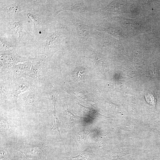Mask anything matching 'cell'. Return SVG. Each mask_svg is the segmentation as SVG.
Returning <instances> with one entry per match:
<instances>
[{"label":"cell","mask_w":160,"mask_h":160,"mask_svg":"<svg viewBox=\"0 0 160 160\" xmlns=\"http://www.w3.org/2000/svg\"><path fill=\"white\" fill-rule=\"evenodd\" d=\"M63 42V37L58 32L46 33L38 42L36 55H44L50 61L54 54L61 48Z\"/></svg>","instance_id":"6da1fadb"},{"label":"cell","mask_w":160,"mask_h":160,"mask_svg":"<svg viewBox=\"0 0 160 160\" xmlns=\"http://www.w3.org/2000/svg\"><path fill=\"white\" fill-rule=\"evenodd\" d=\"M6 79V84L2 87V92L6 97L12 99L15 103H17L20 93L29 90L33 81V79L28 77Z\"/></svg>","instance_id":"7a4b0ae2"},{"label":"cell","mask_w":160,"mask_h":160,"mask_svg":"<svg viewBox=\"0 0 160 160\" xmlns=\"http://www.w3.org/2000/svg\"><path fill=\"white\" fill-rule=\"evenodd\" d=\"M32 64L28 76L34 79H39L46 73L49 61L47 57L42 55H36L31 58Z\"/></svg>","instance_id":"3957f363"},{"label":"cell","mask_w":160,"mask_h":160,"mask_svg":"<svg viewBox=\"0 0 160 160\" xmlns=\"http://www.w3.org/2000/svg\"><path fill=\"white\" fill-rule=\"evenodd\" d=\"M30 58L18 55L15 49L0 51V71L9 69L19 63H24L30 60Z\"/></svg>","instance_id":"277c9868"},{"label":"cell","mask_w":160,"mask_h":160,"mask_svg":"<svg viewBox=\"0 0 160 160\" xmlns=\"http://www.w3.org/2000/svg\"><path fill=\"white\" fill-rule=\"evenodd\" d=\"M33 3L31 1L15 0L0 1V12L8 14H14L31 8Z\"/></svg>","instance_id":"5b68a950"},{"label":"cell","mask_w":160,"mask_h":160,"mask_svg":"<svg viewBox=\"0 0 160 160\" xmlns=\"http://www.w3.org/2000/svg\"><path fill=\"white\" fill-rule=\"evenodd\" d=\"M31 58L30 60L18 64L6 70L0 71L4 73V76L13 78H26L28 76L31 66Z\"/></svg>","instance_id":"8992f818"},{"label":"cell","mask_w":160,"mask_h":160,"mask_svg":"<svg viewBox=\"0 0 160 160\" xmlns=\"http://www.w3.org/2000/svg\"><path fill=\"white\" fill-rule=\"evenodd\" d=\"M62 125L65 130H68L75 125L82 122L84 118L74 114L69 111L67 104L63 106Z\"/></svg>","instance_id":"52a82bcc"},{"label":"cell","mask_w":160,"mask_h":160,"mask_svg":"<svg viewBox=\"0 0 160 160\" xmlns=\"http://www.w3.org/2000/svg\"><path fill=\"white\" fill-rule=\"evenodd\" d=\"M92 132L89 128L81 127L77 129L74 132L73 138L76 143L79 145L82 144L86 140L88 136Z\"/></svg>","instance_id":"ba28073f"},{"label":"cell","mask_w":160,"mask_h":160,"mask_svg":"<svg viewBox=\"0 0 160 160\" xmlns=\"http://www.w3.org/2000/svg\"><path fill=\"white\" fill-rule=\"evenodd\" d=\"M9 24L10 31L15 34L17 33L18 34L19 39L23 37L25 33V28L23 26L22 21L12 22L9 23Z\"/></svg>","instance_id":"9c48e42d"},{"label":"cell","mask_w":160,"mask_h":160,"mask_svg":"<svg viewBox=\"0 0 160 160\" xmlns=\"http://www.w3.org/2000/svg\"><path fill=\"white\" fill-rule=\"evenodd\" d=\"M0 51L15 49L16 44L12 39L0 36Z\"/></svg>","instance_id":"30bf717a"},{"label":"cell","mask_w":160,"mask_h":160,"mask_svg":"<svg viewBox=\"0 0 160 160\" xmlns=\"http://www.w3.org/2000/svg\"><path fill=\"white\" fill-rule=\"evenodd\" d=\"M91 154L89 149L87 148L76 156L65 158L67 160H89Z\"/></svg>","instance_id":"8fae6325"},{"label":"cell","mask_w":160,"mask_h":160,"mask_svg":"<svg viewBox=\"0 0 160 160\" xmlns=\"http://www.w3.org/2000/svg\"><path fill=\"white\" fill-rule=\"evenodd\" d=\"M36 13H28L26 15L28 18L33 23L34 28H39L42 24L40 17Z\"/></svg>","instance_id":"7c38bea8"},{"label":"cell","mask_w":160,"mask_h":160,"mask_svg":"<svg viewBox=\"0 0 160 160\" xmlns=\"http://www.w3.org/2000/svg\"><path fill=\"white\" fill-rule=\"evenodd\" d=\"M52 112H53V113L54 117V124L52 127L51 129V130L53 129V130H57V131L59 132V135L60 137V138L61 139V140H62L63 143V144L64 147L65 149V146L64 144L63 141L62 139L61 135H60V124L59 122V119H58V118L57 117V114L56 109L52 110Z\"/></svg>","instance_id":"4fadbf2b"},{"label":"cell","mask_w":160,"mask_h":160,"mask_svg":"<svg viewBox=\"0 0 160 160\" xmlns=\"http://www.w3.org/2000/svg\"><path fill=\"white\" fill-rule=\"evenodd\" d=\"M87 26L80 24L77 25V30L78 33L80 36H85L88 35V28Z\"/></svg>","instance_id":"5bb4252c"},{"label":"cell","mask_w":160,"mask_h":160,"mask_svg":"<svg viewBox=\"0 0 160 160\" xmlns=\"http://www.w3.org/2000/svg\"><path fill=\"white\" fill-rule=\"evenodd\" d=\"M145 98L148 102L153 105H155L156 103V100L152 95L148 94L145 96Z\"/></svg>","instance_id":"9a60e30c"},{"label":"cell","mask_w":160,"mask_h":160,"mask_svg":"<svg viewBox=\"0 0 160 160\" xmlns=\"http://www.w3.org/2000/svg\"><path fill=\"white\" fill-rule=\"evenodd\" d=\"M11 160H19L18 159L15 158V159H12Z\"/></svg>","instance_id":"2e32d148"}]
</instances>
